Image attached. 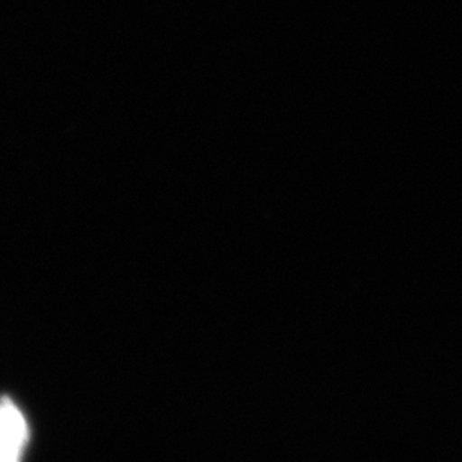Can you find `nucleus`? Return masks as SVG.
<instances>
[{"instance_id": "1", "label": "nucleus", "mask_w": 462, "mask_h": 462, "mask_svg": "<svg viewBox=\"0 0 462 462\" xmlns=\"http://www.w3.org/2000/svg\"><path fill=\"white\" fill-rule=\"evenodd\" d=\"M27 441L23 414L11 400H0V462L17 461Z\"/></svg>"}]
</instances>
